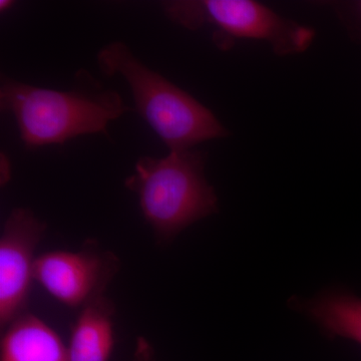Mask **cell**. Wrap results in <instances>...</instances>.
<instances>
[{"instance_id": "cell-1", "label": "cell", "mask_w": 361, "mask_h": 361, "mask_svg": "<svg viewBox=\"0 0 361 361\" xmlns=\"http://www.w3.org/2000/svg\"><path fill=\"white\" fill-rule=\"evenodd\" d=\"M92 85L59 92L2 77L0 106L13 114L30 149L63 144L80 135L106 134L109 123L129 108L118 92Z\"/></svg>"}, {"instance_id": "cell-3", "label": "cell", "mask_w": 361, "mask_h": 361, "mask_svg": "<svg viewBox=\"0 0 361 361\" xmlns=\"http://www.w3.org/2000/svg\"><path fill=\"white\" fill-rule=\"evenodd\" d=\"M104 75H122L129 84L135 110L171 151L191 149L201 142L229 135L212 111L135 58L120 42L97 54Z\"/></svg>"}, {"instance_id": "cell-2", "label": "cell", "mask_w": 361, "mask_h": 361, "mask_svg": "<svg viewBox=\"0 0 361 361\" xmlns=\"http://www.w3.org/2000/svg\"><path fill=\"white\" fill-rule=\"evenodd\" d=\"M206 155L197 149L171 151L164 158L142 157L126 180L137 195L142 216L159 244L218 212V198L205 177Z\"/></svg>"}, {"instance_id": "cell-8", "label": "cell", "mask_w": 361, "mask_h": 361, "mask_svg": "<svg viewBox=\"0 0 361 361\" xmlns=\"http://www.w3.org/2000/svg\"><path fill=\"white\" fill-rule=\"evenodd\" d=\"M115 303L102 296L80 310L71 334L68 361H109L115 345Z\"/></svg>"}, {"instance_id": "cell-9", "label": "cell", "mask_w": 361, "mask_h": 361, "mask_svg": "<svg viewBox=\"0 0 361 361\" xmlns=\"http://www.w3.org/2000/svg\"><path fill=\"white\" fill-rule=\"evenodd\" d=\"M0 361H68L59 334L27 311L4 329Z\"/></svg>"}, {"instance_id": "cell-7", "label": "cell", "mask_w": 361, "mask_h": 361, "mask_svg": "<svg viewBox=\"0 0 361 361\" xmlns=\"http://www.w3.org/2000/svg\"><path fill=\"white\" fill-rule=\"evenodd\" d=\"M292 310L312 320L329 338L342 337L361 345V298L342 289H325L311 299L292 297Z\"/></svg>"}, {"instance_id": "cell-6", "label": "cell", "mask_w": 361, "mask_h": 361, "mask_svg": "<svg viewBox=\"0 0 361 361\" xmlns=\"http://www.w3.org/2000/svg\"><path fill=\"white\" fill-rule=\"evenodd\" d=\"M47 224L25 208L14 209L0 237V329L26 312L33 279L35 252Z\"/></svg>"}, {"instance_id": "cell-11", "label": "cell", "mask_w": 361, "mask_h": 361, "mask_svg": "<svg viewBox=\"0 0 361 361\" xmlns=\"http://www.w3.org/2000/svg\"><path fill=\"white\" fill-rule=\"evenodd\" d=\"M1 168H4V171H1V183L2 184H6V183L8 182L9 177H11V171L6 170V169H11L6 156H1Z\"/></svg>"}, {"instance_id": "cell-4", "label": "cell", "mask_w": 361, "mask_h": 361, "mask_svg": "<svg viewBox=\"0 0 361 361\" xmlns=\"http://www.w3.org/2000/svg\"><path fill=\"white\" fill-rule=\"evenodd\" d=\"M169 18L188 30L205 25L215 32L220 49H230L234 39L264 40L280 56L302 54L315 39L313 28L287 20L253 0H188L165 4Z\"/></svg>"}, {"instance_id": "cell-5", "label": "cell", "mask_w": 361, "mask_h": 361, "mask_svg": "<svg viewBox=\"0 0 361 361\" xmlns=\"http://www.w3.org/2000/svg\"><path fill=\"white\" fill-rule=\"evenodd\" d=\"M115 253L90 242L78 252L51 251L35 259L33 279L59 302L80 308L104 295L120 270Z\"/></svg>"}, {"instance_id": "cell-13", "label": "cell", "mask_w": 361, "mask_h": 361, "mask_svg": "<svg viewBox=\"0 0 361 361\" xmlns=\"http://www.w3.org/2000/svg\"><path fill=\"white\" fill-rule=\"evenodd\" d=\"M356 11H357L358 16L361 18V1H358L357 4H355Z\"/></svg>"}, {"instance_id": "cell-10", "label": "cell", "mask_w": 361, "mask_h": 361, "mask_svg": "<svg viewBox=\"0 0 361 361\" xmlns=\"http://www.w3.org/2000/svg\"><path fill=\"white\" fill-rule=\"evenodd\" d=\"M133 361H158L155 349L148 339L142 336L137 337Z\"/></svg>"}, {"instance_id": "cell-12", "label": "cell", "mask_w": 361, "mask_h": 361, "mask_svg": "<svg viewBox=\"0 0 361 361\" xmlns=\"http://www.w3.org/2000/svg\"><path fill=\"white\" fill-rule=\"evenodd\" d=\"M13 6V2L11 1V0H1L0 1V9H1V11H6Z\"/></svg>"}]
</instances>
